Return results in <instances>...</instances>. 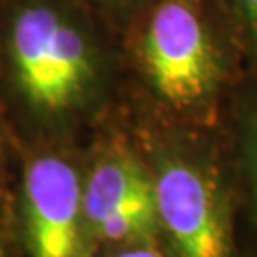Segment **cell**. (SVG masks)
I'll list each match as a JSON object with an SVG mask.
<instances>
[{"mask_svg":"<svg viewBox=\"0 0 257 257\" xmlns=\"http://www.w3.org/2000/svg\"><path fill=\"white\" fill-rule=\"evenodd\" d=\"M248 80V74L230 95L229 105L234 107V118L244 156V166L257 200V74Z\"/></svg>","mask_w":257,"mask_h":257,"instance_id":"obj_6","label":"cell"},{"mask_svg":"<svg viewBox=\"0 0 257 257\" xmlns=\"http://www.w3.org/2000/svg\"><path fill=\"white\" fill-rule=\"evenodd\" d=\"M244 50L248 73L257 74V0H221Z\"/></svg>","mask_w":257,"mask_h":257,"instance_id":"obj_8","label":"cell"},{"mask_svg":"<svg viewBox=\"0 0 257 257\" xmlns=\"http://www.w3.org/2000/svg\"><path fill=\"white\" fill-rule=\"evenodd\" d=\"M93 257H168L160 244L156 242H136L99 248Z\"/></svg>","mask_w":257,"mask_h":257,"instance_id":"obj_10","label":"cell"},{"mask_svg":"<svg viewBox=\"0 0 257 257\" xmlns=\"http://www.w3.org/2000/svg\"><path fill=\"white\" fill-rule=\"evenodd\" d=\"M16 151H19V143L10 126L4 103L0 99V210L8 215L10 221H12L14 187L18 177V166L14 164H19V156L16 162V155H19Z\"/></svg>","mask_w":257,"mask_h":257,"instance_id":"obj_7","label":"cell"},{"mask_svg":"<svg viewBox=\"0 0 257 257\" xmlns=\"http://www.w3.org/2000/svg\"><path fill=\"white\" fill-rule=\"evenodd\" d=\"M124 120L122 105L92 134L82 158L84 215L95 251L136 242L160 244L153 174Z\"/></svg>","mask_w":257,"mask_h":257,"instance_id":"obj_5","label":"cell"},{"mask_svg":"<svg viewBox=\"0 0 257 257\" xmlns=\"http://www.w3.org/2000/svg\"><path fill=\"white\" fill-rule=\"evenodd\" d=\"M90 2L109 19L110 25L120 33L153 0H90Z\"/></svg>","mask_w":257,"mask_h":257,"instance_id":"obj_9","label":"cell"},{"mask_svg":"<svg viewBox=\"0 0 257 257\" xmlns=\"http://www.w3.org/2000/svg\"><path fill=\"white\" fill-rule=\"evenodd\" d=\"M128 107V105H126ZM130 109V107H128ZM153 174L160 246L168 257H234L232 210L225 179L196 132L130 109Z\"/></svg>","mask_w":257,"mask_h":257,"instance_id":"obj_3","label":"cell"},{"mask_svg":"<svg viewBox=\"0 0 257 257\" xmlns=\"http://www.w3.org/2000/svg\"><path fill=\"white\" fill-rule=\"evenodd\" d=\"M0 257H21L12 221L2 210H0Z\"/></svg>","mask_w":257,"mask_h":257,"instance_id":"obj_11","label":"cell"},{"mask_svg":"<svg viewBox=\"0 0 257 257\" xmlns=\"http://www.w3.org/2000/svg\"><path fill=\"white\" fill-rule=\"evenodd\" d=\"M74 143L19 147L12 227L21 257H93Z\"/></svg>","mask_w":257,"mask_h":257,"instance_id":"obj_4","label":"cell"},{"mask_svg":"<svg viewBox=\"0 0 257 257\" xmlns=\"http://www.w3.org/2000/svg\"><path fill=\"white\" fill-rule=\"evenodd\" d=\"M118 35L126 105L166 124L213 128L248 74L221 0H153Z\"/></svg>","mask_w":257,"mask_h":257,"instance_id":"obj_2","label":"cell"},{"mask_svg":"<svg viewBox=\"0 0 257 257\" xmlns=\"http://www.w3.org/2000/svg\"><path fill=\"white\" fill-rule=\"evenodd\" d=\"M0 99L19 147L76 145L126 101L118 31L90 0H0Z\"/></svg>","mask_w":257,"mask_h":257,"instance_id":"obj_1","label":"cell"}]
</instances>
